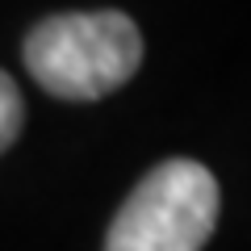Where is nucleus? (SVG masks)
Listing matches in <instances>:
<instances>
[{
  "instance_id": "obj_1",
  "label": "nucleus",
  "mask_w": 251,
  "mask_h": 251,
  "mask_svg": "<svg viewBox=\"0 0 251 251\" xmlns=\"http://www.w3.org/2000/svg\"><path fill=\"white\" fill-rule=\"evenodd\" d=\"M25 72L59 100H100L143 63V34L126 13H59L25 34Z\"/></svg>"
},
{
  "instance_id": "obj_2",
  "label": "nucleus",
  "mask_w": 251,
  "mask_h": 251,
  "mask_svg": "<svg viewBox=\"0 0 251 251\" xmlns=\"http://www.w3.org/2000/svg\"><path fill=\"white\" fill-rule=\"evenodd\" d=\"M218 180L197 159H163L122 201L105 251H201L218 226Z\"/></svg>"
},
{
  "instance_id": "obj_3",
  "label": "nucleus",
  "mask_w": 251,
  "mask_h": 251,
  "mask_svg": "<svg viewBox=\"0 0 251 251\" xmlns=\"http://www.w3.org/2000/svg\"><path fill=\"white\" fill-rule=\"evenodd\" d=\"M21 117H25V105H21V92H17V80L9 72L0 75V147L9 151L21 134Z\"/></svg>"
}]
</instances>
